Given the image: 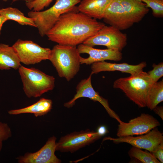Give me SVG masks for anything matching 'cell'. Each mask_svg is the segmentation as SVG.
Masks as SVG:
<instances>
[{"instance_id": "6da1fadb", "label": "cell", "mask_w": 163, "mask_h": 163, "mask_svg": "<svg viewBox=\"0 0 163 163\" xmlns=\"http://www.w3.org/2000/svg\"><path fill=\"white\" fill-rule=\"evenodd\" d=\"M105 24L78 11V8L61 16L46 36L57 44L77 46Z\"/></svg>"}, {"instance_id": "7a4b0ae2", "label": "cell", "mask_w": 163, "mask_h": 163, "mask_svg": "<svg viewBox=\"0 0 163 163\" xmlns=\"http://www.w3.org/2000/svg\"><path fill=\"white\" fill-rule=\"evenodd\" d=\"M80 54L77 46L57 44L51 50L49 60L59 77L69 81L80 70Z\"/></svg>"}, {"instance_id": "3957f363", "label": "cell", "mask_w": 163, "mask_h": 163, "mask_svg": "<svg viewBox=\"0 0 163 163\" xmlns=\"http://www.w3.org/2000/svg\"><path fill=\"white\" fill-rule=\"evenodd\" d=\"M154 84L147 72L142 71L129 77L121 78L114 82L113 88L121 90L139 107H146V98Z\"/></svg>"}, {"instance_id": "277c9868", "label": "cell", "mask_w": 163, "mask_h": 163, "mask_svg": "<svg viewBox=\"0 0 163 163\" xmlns=\"http://www.w3.org/2000/svg\"><path fill=\"white\" fill-rule=\"evenodd\" d=\"M18 69L23 91L28 98L40 97L54 88L55 78L53 76L35 68H28L22 65Z\"/></svg>"}, {"instance_id": "5b68a950", "label": "cell", "mask_w": 163, "mask_h": 163, "mask_svg": "<svg viewBox=\"0 0 163 163\" xmlns=\"http://www.w3.org/2000/svg\"><path fill=\"white\" fill-rule=\"evenodd\" d=\"M80 0H56L54 5L43 11H30L28 13L29 17L34 19L36 28L40 35L46 36L60 17L63 14L77 8L76 5Z\"/></svg>"}, {"instance_id": "8992f818", "label": "cell", "mask_w": 163, "mask_h": 163, "mask_svg": "<svg viewBox=\"0 0 163 163\" xmlns=\"http://www.w3.org/2000/svg\"><path fill=\"white\" fill-rule=\"evenodd\" d=\"M127 41L126 35L120 30L112 26L105 25L83 44L92 47L103 46L121 51L126 45Z\"/></svg>"}, {"instance_id": "52a82bcc", "label": "cell", "mask_w": 163, "mask_h": 163, "mask_svg": "<svg viewBox=\"0 0 163 163\" xmlns=\"http://www.w3.org/2000/svg\"><path fill=\"white\" fill-rule=\"evenodd\" d=\"M21 62L34 65L49 60L51 50L44 48L30 40L18 39L12 46Z\"/></svg>"}, {"instance_id": "ba28073f", "label": "cell", "mask_w": 163, "mask_h": 163, "mask_svg": "<svg viewBox=\"0 0 163 163\" xmlns=\"http://www.w3.org/2000/svg\"><path fill=\"white\" fill-rule=\"evenodd\" d=\"M102 136L89 129L75 132L62 136L56 144V151L72 153L88 145Z\"/></svg>"}, {"instance_id": "9c48e42d", "label": "cell", "mask_w": 163, "mask_h": 163, "mask_svg": "<svg viewBox=\"0 0 163 163\" xmlns=\"http://www.w3.org/2000/svg\"><path fill=\"white\" fill-rule=\"evenodd\" d=\"M119 123L117 134L118 137L143 135L160 125L159 121L153 116L145 113L128 123L121 121Z\"/></svg>"}, {"instance_id": "30bf717a", "label": "cell", "mask_w": 163, "mask_h": 163, "mask_svg": "<svg viewBox=\"0 0 163 163\" xmlns=\"http://www.w3.org/2000/svg\"><path fill=\"white\" fill-rule=\"evenodd\" d=\"M92 75L91 73L87 78L82 79L79 82L76 87V93L74 97L69 101L65 103L64 106L68 108L72 107L78 98L82 97L88 98L100 103L109 116L120 123L121 120L119 116L110 108L108 100L100 96L93 88L91 82Z\"/></svg>"}, {"instance_id": "8fae6325", "label": "cell", "mask_w": 163, "mask_h": 163, "mask_svg": "<svg viewBox=\"0 0 163 163\" xmlns=\"http://www.w3.org/2000/svg\"><path fill=\"white\" fill-rule=\"evenodd\" d=\"M104 140H110L115 143L125 142L133 146L143 149L152 153L156 147L163 142V133L157 128H154L144 135L137 137L128 136L114 138L105 137Z\"/></svg>"}, {"instance_id": "7c38bea8", "label": "cell", "mask_w": 163, "mask_h": 163, "mask_svg": "<svg viewBox=\"0 0 163 163\" xmlns=\"http://www.w3.org/2000/svg\"><path fill=\"white\" fill-rule=\"evenodd\" d=\"M56 138L53 136L49 138L45 144L34 152H27L16 159L19 163H60L61 160L55 155Z\"/></svg>"}, {"instance_id": "4fadbf2b", "label": "cell", "mask_w": 163, "mask_h": 163, "mask_svg": "<svg viewBox=\"0 0 163 163\" xmlns=\"http://www.w3.org/2000/svg\"><path fill=\"white\" fill-rule=\"evenodd\" d=\"M130 27L140 22L149 9L142 0H118Z\"/></svg>"}, {"instance_id": "5bb4252c", "label": "cell", "mask_w": 163, "mask_h": 163, "mask_svg": "<svg viewBox=\"0 0 163 163\" xmlns=\"http://www.w3.org/2000/svg\"><path fill=\"white\" fill-rule=\"evenodd\" d=\"M146 66V63L144 62L138 65H132L126 63H116L100 61L91 64V73L93 75L102 72L117 71L133 75L142 71Z\"/></svg>"}, {"instance_id": "9a60e30c", "label": "cell", "mask_w": 163, "mask_h": 163, "mask_svg": "<svg viewBox=\"0 0 163 163\" xmlns=\"http://www.w3.org/2000/svg\"><path fill=\"white\" fill-rule=\"evenodd\" d=\"M112 0H82L77 7L78 11L96 19H103Z\"/></svg>"}, {"instance_id": "2e32d148", "label": "cell", "mask_w": 163, "mask_h": 163, "mask_svg": "<svg viewBox=\"0 0 163 163\" xmlns=\"http://www.w3.org/2000/svg\"><path fill=\"white\" fill-rule=\"evenodd\" d=\"M53 105L52 101L44 98H41L35 103L24 108L11 110L8 112L11 115L30 113L33 114L35 117L44 116L51 110Z\"/></svg>"}, {"instance_id": "e0dca14e", "label": "cell", "mask_w": 163, "mask_h": 163, "mask_svg": "<svg viewBox=\"0 0 163 163\" xmlns=\"http://www.w3.org/2000/svg\"><path fill=\"white\" fill-rule=\"evenodd\" d=\"M21 65L18 57L12 46L0 43V70H17Z\"/></svg>"}, {"instance_id": "ac0fdd59", "label": "cell", "mask_w": 163, "mask_h": 163, "mask_svg": "<svg viewBox=\"0 0 163 163\" xmlns=\"http://www.w3.org/2000/svg\"><path fill=\"white\" fill-rule=\"evenodd\" d=\"M0 15L4 16L8 21L12 20L21 25H29L36 27L34 19L26 17L23 13L17 8L8 7L1 9Z\"/></svg>"}, {"instance_id": "d6986e66", "label": "cell", "mask_w": 163, "mask_h": 163, "mask_svg": "<svg viewBox=\"0 0 163 163\" xmlns=\"http://www.w3.org/2000/svg\"><path fill=\"white\" fill-rule=\"evenodd\" d=\"M163 101V80L154 84L148 93L146 98V106L153 110Z\"/></svg>"}, {"instance_id": "ffe728a7", "label": "cell", "mask_w": 163, "mask_h": 163, "mask_svg": "<svg viewBox=\"0 0 163 163\" xmlns=\"http://www.w3.org/2000/svg\"><path fill=\"white\" fill-rule=\"evenodd\" d=\"M130 157L134 158L143 163H160L150 152L144 151L134 146L128 152Z\"/></svg>"}, {"instance_id": "44dd1931", "label": "cell", "mask_w": 163, "mask_h": 163, "mask_svg": "<svg viewBox=\"0 0 163 163\" xmlns=\"http://www.w3.org/2000/svg\"><path fill=\"white\" fill-rule=\"evenodd\" d=\"M148 8L152 11L153 15L156 18L163 17V0H142Z\"/></svg>"}, {"instance_id": "7402d4cb", "label": "cell", "mask_w": 163, "mask_h": 163, "mask_svg": "<svg viewBox=\"0 0 163 163\" xmlns=\"http://www.w3.org/2000/svg\"><path fill=\"white\" fill-rule=\"evenodd\" d=\"M99 52L102 61L110 60L115 61L121 60L122 58V54L118 50L107 49H99Z\"/></svg>"}, {"instance_id": "603a6c76", "label": "cell", "mask_w": 163, "mask_h": 163, "mask_svg": "<svg viewBox=\"0 0 163 163\" xmlns=\"http://www.w3.org/2000/svg\"><path fill=\"white\" fill-rule=\"evenodd\" d=\"M53 0H35L32 2H26L25 4L29 9L35 11H39L49 6Z\"/></svg>"}, {"instance_id": "cb8c5ba5", "label": "cell", "mask_w": 163, "mask_h": 163, "mask_svg": "<svg viewBox=\"0 0 163 163\" xmlns=\"http://www.w3.org/2000/svg\"><path fill=\"white\" fill-rule=\"evenodd\" d=\"M152 67L153 69L147 73L152 82L154 84L163 76V63L154 64Z\"/></svg>"}, {"instance_id": "d4e9b609", "label": "cell", "mask_w": 163, "mask_h": 163, "mask_svg": "<svg viewBox=\"0 0 163 163\" xmlns=\"http://www.w3.org/2000/svg\"><path fill=\"white\" fill-rule=\"evenodd\" d=\"M12 135L11 128L8 124L0 121V140L6 141Z\"/></svg>"}, {"instance_id": "484cf974", "label": "cell", "mask_w": 163, "mask_h": 163, "mask_svg": "<svg viewBox=\"0 0 163 163\" xmlns=\"http://www.w3.org/2000/svg\"><path fill=\"white\" fill-rule=\"evenodd\" d=\"M160 163L163 162V142L159 144L151 153Z\"/></svg>"}, {"instance_id": "4316f807", "label": "cell", "mask_w": 163, "mask_h": 163, "mask_svg": "<svg viewBox=\"0 0 163 163\" xmlns=\"http://www.w3.org/2000/svg\"><path fill=\"white\" fill-rule=\"evenodd\" d=\"M153 110L154 112L163 120V108L162 106H156Z\"/></svg>"}, {"instance_id": "83f0119b", "label": "cell", "mask_w": 163, "mask_h": 163, "mask_svg": "<svg viewBox=\"0 0 163 163\" xmlns=\"http://www.w3.org/2000/svg\"><path fill=\"white\" fill-rule=\"evenodd\" d=\"M97 132L102 136L108 132L107 128L104 126H99L98 128Z\"/></svg>"}, {"instance_id": "f1b7e54d", "label": "cell", "mask_w": 163, "mask_h": 163, "mask_svg": "<svg viewBox=\"0 0 163 163\" xmlns=\"http://www.w3.org/2000/svg\"><path fill=\"white\" fill-rule=\"evenodd\" d=\"M7 21V20L4 16L0 15V35L3 24Z\"/></svg>"}, {"instance_id": "f546056e", "label": "cell", "mask_w": 163, "mask_h": 163, "mask_svg": "<svg viewBox=\"0 0 163 163\" xmlns=\"http://www.w3.org/2000/svg\"><path fill=\"white\" fill-rule=\"evenodd\" d=\"M2 141L0 140V152H1L2 146Z\"/></svg>"}, {"instance_id": "4dcf8cb0", "label": "cell", "mask_w": 163, "mask_h": 163, "mask_svg": "<svg viewBox=\"0 0 163 163\" xmlns=\"http://www.w3.org/2000/svg\"><path fill=\"white\" fill-rule=\"evenodd\" d=\"M26 1V2H32L35 0H24Z\"/></svg>"}, {"instance_id": "1f68e13d", "label": "cell", "mask_w": 163, "mask_h": 163, "mask_svg": "<svg viewBox=\"0 0 163 163\" xmlns=\"http://www.w3.org/2000/svg\"><path fill=\"white\" fill-rule=\"evenodd\" d=\"M4 1H5V2H6L8 0H3ZM24 0H12V1L13 2H16V1H24Z\"/></svg>"}, {"instance_id": "d6a6232c", "label": "cell", "mask_w": 163, "mask_h": 163, "mask_svg": "<svg viewBox=\"0 0 163 163\" xmlns=\"http://www.w3.org/2000/svg\"><path fill=\"white\" fill-rule=\"evenodd\" d=\"M80 0L81 1V0Z\"/></svg>"}]
</instances>
